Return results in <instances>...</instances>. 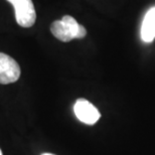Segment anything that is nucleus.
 <instances>
[{
  "instance_id": "obj_7",
  "label": "nucleus",
  "mask_w": 155,
  "mask_h": 155,
  "mask_svg": "<svg viewBox=\"0 0 155 155\" xmlns=\"http://www.w3.org/2000/svg\"><path fill=\"white\" fill-rule=\"evenodd\" d=\"M0 155H2V151H1V149H0Z\"/></svg>"
},
{
  "instance_id": "obj_3",
  "label": "nucleus",
  "mask_w": 155,
  "mask_h": 155,
  "mask_svg": "<svg viewBox=\"0 0 155 155\" xmlns=\"http://www.w3.org/2000/svg\"><path fill=\"white\" fill-rule=\"evenodd\" d=\"M20 77V67L8 54L0 52V84L15 83Z\"/></svg>"
},
{
  "instance_id": "obj_5",
  "label": "nucleus",
  "mask_w": 155,
  "mask_h": 155,
  "mask_svg": "<svg viewBox=\"0 0 155 155\" xmlns=\"http://www.w3.org/2000/svg\"><path fill=\"white\" fill-rule=\"evenodd\" d=\"M141 38L144 42H151L155 38V6L145 14L141 26Z\"/></svg>"
},
{
  "instance_id": "obj_6",
  "label": "nucleus",
  "mask_w": 155,
  "mask_h": 155,
  "mask_svg": "<svg viewBox=\"0 0 155 155\" xmlns=\"http://www.w3.org/2000/svg\"><path fill=\"white\" fill-rule=\"evenodd\" d=\"M41 155H54V154H52V153H42Z\"/></svg>"
},
{
  "instance_id": "obj_4",
  "label": "nucleus",
  "mask_w": 155,
  "mask_h": 155,
  "mask_svg": "<svg viewBox=\"0 0 155 155\" xmlns=\"http://www.w3.org/2000/svg\"><path fill=\"white\" fill-rule=\"evenodd\" d=\"M74 112L78 119L87 125H94L101 117L97 108L85 99L77 100L74 106Z\"/></svg>"
},
{
  "instance_id": "obj_1",
  "label": "nucleus",
  "mask_w": 155,
  "mask_h": 155,
  "mask_svg": "<svg viewBox=\"0 0 155 155\" xmlns=\"http://www.w3.org/2000/svg\"><path fill=\"white\" fill-rule=\"evenodd\" d=\"M51 30L54 38L64 42H69L74 38H83L87 35L85 27L70 15H64L61 20L54 21Z\"/></svg>"
},
{
  "instance_id": "obj_2",
  "label": "nucleus",
  "mask_w": 155,
  "mask_h": 155,
  "mask_svg": "<svg viewBox=\"0 0 155 155\" xmlns=\"http://www.w3.org/2000/svg\"><path fill=\"white\" fill-rule=\"evenodd\" d=\"M14 7L15 19L22 27H31L36 20L32 0H7Z\"/></svg>"
}]
</instances>
